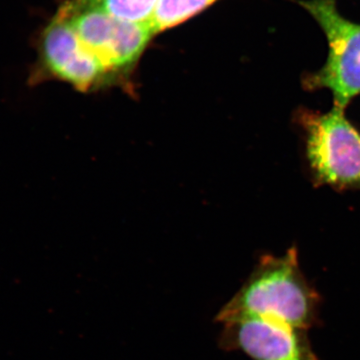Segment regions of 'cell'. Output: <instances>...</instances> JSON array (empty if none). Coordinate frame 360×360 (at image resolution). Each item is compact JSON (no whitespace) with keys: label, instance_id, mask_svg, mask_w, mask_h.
Masks as SVG:
<instances>
[{"label":"cell","instance_id":"cell-1","mask_svg":"<svg viewBox=\"0 0 360 360\" xmlns=\"http://www.w3.org/2000/svg\"><path fill=\"white\" fill-rule=\"evenodd\" d=\"M319 307L321 295L305 279L297 250L291 248L283 257H262L217 319L224 323L241 317H262L307 330L319 323Z\"/></svg>","mask_w":360,"mask_h":360},{"label":"cell","instance_id":"cell-2","mask_svg":"<svg viewBox=\"0 0 360 360\" xmlns=\"http://www.w3.org/2000/svg\"><path fill=\"white\" fill-rule=\"evenodd\" d=\"M58 13L68 20L85 49L103 68L112 89L134 94L132 77L155 35L151 26L116 20L84 0H66Z\"/></svg>","mask_w":360,"mask_h":360},{"label":"cell","instance_id":"cell-3","mask_svg":"<svg viewBox=\"0 0 360 360\" xmlns=\"http://www.w3.org/2000/svg\"><path fill=\"white\" fill-rule=\"evenodd\" d=\"M37 52L28 75L30 86L60 82L84 94L112 89L103 68L58 11L39 33Z\"/></svg>","mask_w":360,"mask_h":360},{"label":"cell","instance_id":"cell-4","mask_svg":"<svg viewBox=\"0 0 360 360\" xmlns=\"http://www.w3.org/2000/svg\"><path fill=\"white\" fill-rule=\"evenodd\" d=\"M300 6L321 26L328 42L326 65L305 80L309 89H328L345 108L360 94V25L341 15L338 0H304Z\"/></svg>","mask_w":360,"mask_h":360},{"label":"cell","instance_id":"cell-5","mask_svg":"<svg viewBox=\"0 0 360 360\" xmlns=\"http://www.w3.org/2000/svg\"><path fill=\"white\" fill-rule=\"evenodd\" d=\"M307 156L317 179L340 187H360V134L343 108L304 117Z\"/></svg>","mask_w":360,"mask_h":360},{"label":"cell","instance_id":"cell-6","mask_svg":"<svg viewBox=\"0 0 360 360\" xmlns=\"http://www.w3.org/2000/svg\"><path fill=\"white\" fill-rule=\"evenodd\" d=\"M224 326V347L240 350L252 360H321L305 329L262 317L231 319Z\"/></svg>","mask_w":360,"mask_h":360},{"label":"cell","instance_id":"cell-7","mask_svg":"<svg viewBox=\"0 0 360 360\" xmlns=\"http://www.w3.org/2000/svg\"><path fill=\"white\" fill-rule=\"evenodd\" d=\"M217 0H160L150 26L155 34L181 25Z\"/></svg>","mask_w":360,"mask_h":360},{"label":"cell","instance_id":"cell-8","mask_svg":"<svg viewBox=\"0 0 360 360\" xmlns=\"http://www.w3.org/2000/svg\"><path fill=\"white\" fill-rule=\"evenodd\" d=\"M89 6L110 14L116 20L135 25H149L160 0H84Z\"/></svg>","mask_w":360,"mask_h":360}]
</instances>
